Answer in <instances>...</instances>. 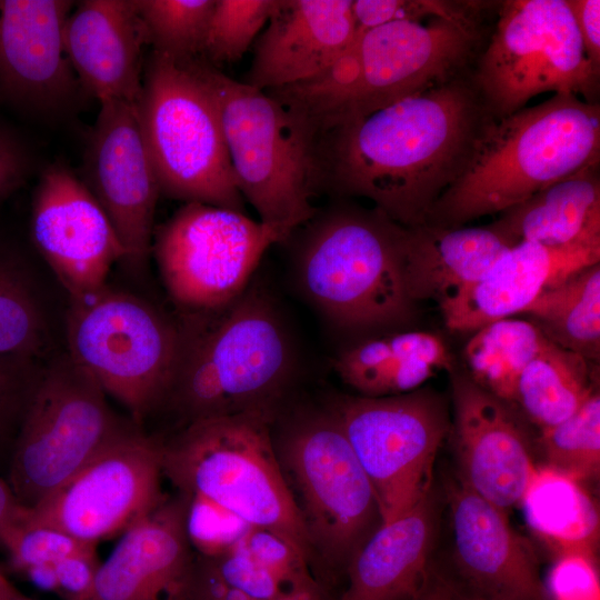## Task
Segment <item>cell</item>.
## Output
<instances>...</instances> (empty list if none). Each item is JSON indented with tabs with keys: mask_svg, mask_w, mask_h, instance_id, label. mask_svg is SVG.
<instances>
[{
	"mask_svg": "<svg viewBox=\"0 0 600 600\" xmlns=\"http://www.w3.org/2000/svg\"><path fill=\"white\" fill-rule=\"evenodd\" d=\"M42 369L38 359L0 354V473L6 476Z\"/></svg>",
	"mask_w": 600,
	"mask_h": 600,
	"instance_id": "obj_37",
	"label": "cell"
},
{
	"mask_svg": "<svg viewBox=\"0 0 600 600\" xmlns=\"http://www.w3.org/2000/svg\"><path fill=\"white\" fill-rule=\"evenodd\" d=\"M0 600H33L21 593L11 582L0 572Z\"/></svg>",
	"mask_w": 600,
	"mask_h": 600,
	"instance_id": "obj_52",
	"label": "cell"
},
{
	"mask_svg": "<svg viewBox=\"0 0 600 600\" xmlns=\"http://www.w3.org/2000/svg\"><path fill=\"white\" fill-rule=\"evenodd\" d=\"M587 58L600 69V1L566 0Z\"/></svg>",
	"mask_w": 600,
	"mask_h": 600,
	"instance_id": "obj_46",
	"label": "cell"
},
{
	"mask_svg": "<svg viewBox=\"0 0 600 600\" xmlns=\"http://www.w3.org/2000/svg\"><path fill=\"white\" fill-rule=\"evenodd\" d=\"M134 107L160 194L243 212L217 112L188 71L151 50Z\"/></svg>",
	"mask_w": 600,
	"mask_h": 600,
	"instance_id": "obj_9",
	"label": "cell"
},
{
	"mask_svg": "<svg viewBox=\"0 0 600 600\" xmlns=\"http://www.w3.org/2000/svg\"><path fill=\"white\" fill-rule=\"evenodd\" d=\"M329 407L373 487L382 523L431 492L434 459L449 429L436 392L344 396Z\"/></svg>",
	"mask_w": 600,
	"mask_h": 600,
	"instance_id": "obj_13",
	"label": "cell"
},
{
	"mask_svg": "<svg viewBox=\"0 0 600 600\" xmlns=\"http://www.w3.org/2000/svg\"><path fill=\"white\" fill-rule=\"evenodd\" d=\"M436 518L430 492L382 523L350 560L337 600H412L431 567Z\"/></svg>",
	"mask_w": 600,
	"mask_h": 600,
	"instance_id": "obj_25",
	"label": "cell"
},
{
	"mask_svg": "<svg viewBox=\"0 0 600 600\" xmlns=\"http://www.w3.org/2000/svg\"><path fill=\"white\" fill-rule=\"evenodd\" d=\"M590 362L546 339L519 378L514 404L540 431L560 423L597 391Z\"/></svg>",
	"mask_w": 600,
	"mask_h": 600,
	"instance_id": "obj_30",
	"label": "cell"
},
{
	"mask_svg": "<svg viewBox=\"0 0 600 600\" xmlns=\"http://www.w3.org/2000/svg\"><path fill=\"white\" fill-rule=\"evenodd\" d=\"M302 227L301 283L330 322L348 331H379L413 319L416 302L403 277L407 227L377 208L349 203L317 210Z\"/></svg>",
	"mask_w": 600,
	"mask_h": 600,
	"instance_id": "obj_5",
	"label": "cell"
},
{
	"mask_svg": "<svg viewBox=\"0 0 600 600\" xmlns=\"http://www.w3.org/2000/svg\"><path fill=\"white\" fill-rule=\"evenodd\" d=\"M276 416L246 412L186 424L162 443V474L180 496L202 499L248 527L286 537L313 571L311 540L271 436Z\"/></svg>",
	"mask_w": 600,
	"mask_h": 600,
	"instance_id": "obj_6",
	"label": "cell"
},
{
	"mask_svg": "<svg viewBox=\"0 0 600 600\" xmlns=\"http://www.w3.org/2000/svg\"><path fill=\"white\" fill-rule=\"evenodd\" d=\"M352 0H278L241 82L262 91L297 84L330 67L354 37Z\"/></svg>",
	"mask_w": 600,
	"mask_h": 600,
	"instance_id": "obj_22",
	"label": "cell"
},
{
	"mask_svg": "<svg viewBox=\"0 0 600 600\" xmlns=\"http://www.w3.org/2000/svg\"><path fill=\"white\" fill-rule=\"evenodd\" d=\"M217 112L238 190L280 242L317 212L316 139L266 91L237 81L204 58L176 62Z\"/></svg>",
	"mask_w": 600,
	"mask_h": 600,
	"instance_id": "obj_7",
	"label": "cell"
},
{
	"mask_svg": "<svg viewBox=\"0 0 600 600\" xmlns=\"http://www.w3.org/2000/svg\"><path fill=\"white\" fill-rule=\"evenodd\" d=\"M206 557L228 586L252 600H273L291 593L250 554L241 538L222 552Z\"/></svg>",
	"mask_w": 600,
	"mask_h": 600,
	"instance_id": "obj_40",
	"label": "cell"
},
{
	"mask_svg": "<svg viewBox=\"0 0 600 600\" xmlns=\"http://www.w3.org/2000/svg\"><path fill=\"white\" fill-rule=\"evenodd\" d=\"M519 504L530 529L556 556L596 557L599 511L584 483L550 466H537Z\"/></svg>",
	"mask_w": 600,
	"mask_h": 600,
	"instance_id": "obj_29",
	"label": "cell"
},
{
	"mask_svg": "<svg viewBox=\"0 0 600 600\" xmlns=\"http://www.w3.org/2000/svg\"><path fill=\"white\" fill-rule=\"evenodd\" d=\"M277 3L278 0H216L201 57L218 68L241 59Z\"/></svg>",
	"mask_w": 600,
	"mask_h": 600,
	"instance_id": "obj_36",
	"label": "cell"
},
{
	"mask_svg": "<svg viewBox=\"0 0 600 600\" xmlns=\"http://www.w3.org/2000/svg\"><path fill=\"white\" fill-rule=\"evenodd\" d=\"M546 339L530 320L507 318L489 323L477 330L466 346L469 377L514 406L519 378Z\"/></svg>",
	"mask_w": 600,
	"mask_h": 600,
	"instance_id": "obj_33",
	"label": "cell"
},
{
	"mask_svg": "<svg viewBox=\"0 0 600 600\" xmlns=\"http://www.w3.org/2000/svg\"><path fill=\"white\" fill-rule=\"evenodd\" d=\"M547 466L586 483L600 471V396L597 390L572 416L541 430Z\"/></svg>",
	"mask_w": 600,
	"mask_h": 600,
	"instance_id": "obj_35",
	"label": "cell"
},
{
	"mask_svg": "<svg viewBox=\"0 0 600 600\" xmlns=\"http://www.w3.org/2000/svg\"><path fill=\"white\" fill-rule=\"evenodd\" d=\"M460 3L461 0H352L353 39L390 22L446 16L456 11Z\"/></svg>",
	"mask_w": 600,
	"mask_h": 600,
	"instance_id": "obj_42",
	"label": "cell"
},
{
	"mask_svg": "<svg viewBox=\"0 0 600 600\" xmlns=\"http://www.w3.org/2000/svg\"><path fill=\"white\" fill-rule=\"evenodd\" d=\"M454 563L460 580L486 592L518 600H549L531 544L518 534L508 512L461 481L448 487Z\"/></svg>",
	"mask_w": 600,
	"mask_h": 600,
	"instance_id": "obj_21",
	"label": "cell"
},
{
	"mask_svg": "<svg viewBox=\"0 0 600 600\" xmlns=\"http://www.w3.org/2000/svg\"><path fill=\"white\" fill-rule=\"evenodd\" d=\"M522 313L552 343L591 362L600 358V263L581 268L538 296Z\"/></svg>",
	"mask_w": 600,
	"mask_h": 600,
	"instance_id": "obj_31",
	"label": "cell"
},
{
	"mask_svg": "<svg viewBox=\"0 0 600 600\" xmlns=\"http://www.w3.org/2000/svg\"><path fill=\"white\" fill-rule=\"evenodd\" d=\"M512 246L489 224L407 228L403 277L409 297L413 302L433 300L441 308L479 281Z\"/></svg>",
	"mask_w": 600,
	"mask_h": 600,
	"instance_id": "obj_26",
	"label": "cell"
},
{
	"mask_svg": "<svg viewBox=\"0 0 600 600\" xmlns=\"http://www.w3.org/2000/svg\"><path fill=\"white\" fill-rule=\"evenodd\" d=\"M241 540L250 554L289 592L322 582L314 576L302 551L286 537L268 529L249 527Z\"/></svg>",
	"mask_w": 600,
	"mask_h": 600,
	"instance_id": "obj_39",
	"label": "cell"
},
{
	"mask_svg": "<svg viewBox=\"0 0 600 600\" xmlns=\"http://www.w3.org/2000/svg\"><path fill=\"white\" fill-rule=\"evenodd\" d=\"M182 498L186 503L188 538L192 548L201 556H214L222 552L240 539L249 528L234 516L208 501Z\"/></svg>",
	"mask_w": 600,
	"mask_h": 600,
	"instance_id": "obj_41",
	"label": "cell"
},
{
	"mask_svg": "<svg viewBox=\"0 0 600 600\" xmlns=\"http://www.w3.org/2000/svg\"><path fill=\"white\" fill-rule=\"evenodd\" d=\"M216 0H134L148 44L174 62L202 56Z\"/></svg>",
	"mask_w": 600,
	"mask_h": 600,
	"instance_id": "obj_34",
	"label": "cell"
},
{
	"mask_svg": "<svg viewBox=\"0 0 600 600\" xmlns=\"http://www.w3.org/2000/svg\"><path fill=\"white\" fill-rule=\"evenodd\" d=\"M274 243L277 233L243 212L187 202L154 230L151 252L171 299L197 313L238 298Z\"/></svg>",
	"mask_w": 600,
	"mask_h": 600,
	"instance_id": "obj_14",
	"label": "cell"
},
{
	"mask_svg": "<svg viewBox=\"0 0 600 600\" xmlns=\"http://www.w3.org/2000/svg\"><path fill=\"white\" fill-rule=\"evenodd\" d=\"M26 574L38 587L57 592L58 584L53 563L31 568L26 572Z\"/></svg>",
	"mask_w": 600,
	"mask_h": 600,
	"instance_id": "obj_51",
	"label": "cell"
},
{
	"mask_svg": "<svg viewBox=\"0 0 600 600\" xmlns=\"http://www.w3.org/2000/svg\"><path fill=\"white\" fill-rule=\"evenodd\" d=\"M452 579L431 564L428 576L412 600H451Z\"/></svg>",
	"mask_w": 600,
	"mask_h": 600,
	"instance_id": "obj_48",
	"label": "cell"
},
{
	"mask_svg": "<svg viewBox=\"0 0 600 600\" xmlns=\"http://www.w3.org/2000/svg\"><path fill=\"white\" fill-rule=\"evenodd\" d=\"M62 40L87 96L136 104L142 87L147 32L134 0H82L66 19Z\"/></svg>",
	"mask_w": 600,
	"mask_h": 600,
	"instance_id": "obj_23",
	"label": "cell"
},
{
	"mask_svg": "<svg viewBox=\"0 0 600 600\" xmlns=\"http://www.w3.org/2000/svg\"><path fill=\"white\" fill-rule=\"evenodd\" d=\"M513 246L551 248L600 242L599 164L584 168L501 212L489 224Z\"/></svg>",
	"mask_w": 600,
	"mask_h": 600,
	"instance_id": "obj_27",
	"label": "cell"
},
{
	"mask_svg": "<svg viewBox=\"0 0 600 600\" xmlns=\"http://www.w3.org/2000/svg\"><path fill=\"white\" fill-rule=\"evenodd\" d=\"M99 382L67 353L42 369L8 468L31 509L134 427L110 409Z\"/></svg>",
	"mask_w": 600,
	"mask_h": 600,
	"instance_id": "obj_11",
	"label": "cell"
},
{
	"mask_svg": "<svg viewBox=\"0 0 600 600\" xmlns=\"http://www.w3.org/2000/svg\"><path fill=\"white\" fill-rule=\"evenodd\" d=\"M77 174L108 217L124 250L123 261L142 266L152 251L160 190L134 104L100 102Z\"/></svg>",
	"mask_w": 600,
	"mask_h": 600,
	"instance_id": "obj_17",
	"label": "cell"
},
{
	"mask_svg": "<svg viewBox=\"0 0 600 600\" xmlns=\"http://www.w3.org/2000/svg\"><path fill=\"white\" fill-rule=\"evenodd\" d=\"M97 544L83 542L57 528L20 521L6 534L2 547L16 570L54 563L58 560Z\"/></svg>",
	"mask_w": 600,
	"mask_h": 600,
	"instance_id": "obj_38",
	"label": "cell"
},
{
	"mask_svg": "<svg viewBox=\"0 0 600 600\" xmlns=\"http://www.w3.org/2000/svg\"><path fill=\"white\" fill-rule=\"evenodd\" d=\"M22 243L0 228V354L39 359L48 342L46 318Z\"/></svg>",
	"mask_w": 600,
	"mask_h": 600,
	"instance_id": "obj_32",
	"label": "cell"
},
{
	"mask_svg": "<svg viewBox=\"0 0 600 600\" xmlns=\"http://www.w3.org/2000/svg\"><path fill=\"white\" fill-rule=\"evenodd\" d=\"M100 564L96 547L58 560L53 563L57 592L66 600H89Z\"/></svg>",
	"mask_w": 600,
	"mask_h": 600,
	"instance_id": "obj_45",
	"label": "cell"
},
{
	"mask_svg": "<svg viewBox=\"0 0 600 600\" xmlns=\"http://www.w3.org/2000/svg\"><path fill=\"white\" fill-rule=\"evenodd\" d=\"M600 164V103L554 93L536 106L491 119L456 181L424 223L461 227L502 212L544 188Z\"/></svg>",
	"mask_w": 600,
	"mask_h": 600,
	"instance_id": "obj_3",
	"label": "cell"
},
{
	"mask_svg": "<svg viewBox=\"0 0 600 600\" xmlns=\"http://www.w3.org/2000/svg\"><path fill=\"white\" fill-rule=\"evenodd\" d=\"M71 359L142 422L169 394L180 350L179 328L143 300L106 286L71 299Z\"/></svg>",
	"mask_w": 600,
	"mask_h": 600,
	"instance_id": "obj_12",
	"label": "cell"
},
{
	"mask_svg": "<svg viewBox=\"0 0 600 600\" xmlns=\"http://www.w3.org/2000/svg\"><path fill=\"white\" fill-rule=\"evenodd\" d=\"M600 262V242L551 248L521 241L474 284L441 307L452 331H477L522 311L572 272Z\"/></svg>",
	"mask_w": 600,
	"mask_h": 600,
	"instance_id": "obj_24",
	"label": "cell"
},
{
	"mask_svg": "<svg viewBox=\"0 0 600 600\" xmlns=\"http://www.w3.org/2000/svg\"><path fill=\"white\" fill-rule=\"evenodd\" d=\"M162 443L133 428L31 509L22 521L97 544L126 531L163 500Z\"/></svg>",
	"mask_w": 600,
	"mask_h": 600,
	"instance_id": "obj_15",
	"label": "cell"
},
{
	"mask_svg": "<svg viewBox=\"0 0 600 600\" xmlns=\"http://www.w3.org/2000/svg\"><path fill=\"white\" fill-rule=\"evenodd\" d=\"M168 402L186 424L246 412L277 414L292 371L288 336L256 287L229 304L188 313ZM164 402V403H166Z\"/></svg>",
	"mask_w": 600,
	"mask_h": 600,
	"instance_id": "obj_4",
	"label": "cell"
},
{
	"mask_svg": "<svg viewBox=\"0 0 600 600\" xmlns=\"http://www.w3.org/2000/svg\"><path fill=\"white\" fill-rule=\"evenodd\" d=\"M452 579V578H451ZM451 600H518L479 590L460 579H452Z\"/></svg>",
	"mask_w": 600,
	"mask_h": 600,
	"instance_id": "obj_49",
	"label": "cell"
},
{
	"mask_svg": "<svg viewBox=\"0 0 600 600\" xmlns=\"http://www.w3.org/2000/svg\"><path fill=\"white\" fill-rule=\"evenodd\" d=\"M273 600H337L331 588L323 582H318L309 588L298 590Z\"/></svg>",
	"mask_w": 600,
	"mask_h": 600,
	"instance_id": "obj_50",
	"label": "cell"
},
{
	"mask_svg": "<svg viewBox=\"0 0 600 600\" xmlns=\"http://www.w3.org/2000/svg\"><path fill=\"white\" fill-rule=\"evenodd\" d=\"M23 508L16 499L8 482L0 476V546L2 547L6 534L12 527L18 524L24 513Z\"/></svg>",
	"mask_w": 600,
	"mask_h": 600,
	"instance_id": "obj_47",
	"label": "cell"
},
{
	"mask_svg": "<svg viewBox=\"0 0 600 600\" xmlns=\"http://www.w3.org/2000/svg\"><path fill=\"white\" fill-rule=\"evenodd\" d=\"M274 447L292 494L300 499L318 579L331 588L382 524L373 487L330 407L289 420Z\"/></svg>",
	"mask_w": 600,
	"mask_h": 600,
	"instance_id": "obj_8",
	"label": "cell"
},
{
	"mask_svg": "<svg viewBox=\"0 0 600 600\" xmlns=\"http://www.w3.org/2000/svg\"><path fill=\"white\" fill-rule=\"evenodd\" d=\"M444 342L423 331H404L363 340L334 360V371L366 397L402 394L419 389L440 370H452Z\"/></svg>",
	"mask_w": 600,
	"mask_h": 600,
	"instance_id": "obj_28",
	"label": "cell"
},
{
	"mask_svg": "<svg viewBox=\"0 0 600 600\" xmlns=\"http://www.w3.org/2000/svg\"><path fill=\"white\" fill-rule=\"evenodd\" d=\"M471 78L494 120L549 91L598 103L600 88L566 0L500 1Z\"/></svg>",
	"mask_w": 600,
	"mask_h": 600,
	"instance_id": "obj_10",
	"label": "cell"
},
{
	"mask_svg": "<svg viewBox=\"0 0 600 600\" xmlns=\"http://www.w3.org/2000/svg\"><path fill=\"white\" fill-rule=\"evenodd\" d=\"M40 171L30 138L0 116V206Z\"/></svg>",
	"mask_w": 600,
	"mask_h": 600,
	"instance_id": "obj_43",
	"label": "cell"
},
{
	"mask_svg": "<svg viewBox=\"0 0 600 600\" xmlns=\"http://www.w3.org/2000/svg\"><path fill=\"white\" fill-rule=\"evenodd\" d=\"M71 0H0V109L57 122L84 101L62 31Z\"/></svg>",
	"mask_w": 600,
	"mask_h": 600,
	"instance_id": "obj_16",
	"label": "cell"
},
{
	"mask_svg": "<svg viewBox=\"0 0 600 600\" xmlns=\"http://www.w3.org/2000/svg\"><path fill=\"white\" fill-rule=\"evenodd\" d=\"M194 567L184 500L164 498L124 531L89 600H190Z\"/></svg>",
	"mask_w": 600,
	"mask_h": 600,
	"instance_id": "obj_20",
	"label": "cell"
},
{
	"mask_svg": "<svg viewBox=\"0 0 600 600\" xmlns=\"http://www.w3.org/2000/svg\"><path fill=\"white\" fill-rule=\"evenodd\" d=\"M499 1H461L446 16L367 30L324 71L266 91L318 136L470 74Z\"/></svg>",
	"mask_w": 600,
	"mask_h": 600,
	"instance_id": "obj_2",
	"label": "cell"
},
{
	"mask_svg": "<svg viewBox=\"0 0 600 600\" xmlns=\"http://www.w3.org/2000/svg\"><path fill=\"white\" fill-rule=\"evenodd\" d=\"M556 557L543 582L549 600H600L596 557L581 553Z\"/></svg>",
	"mask_w": 600,
	"mask_h": 600,
	"instance_id": "obj_44",
	"label": "cell"
},
{
	"mask_svg": "<svg viewBox=\"0 0 600 600\" xmlns=\"http://www.w3.org/2000/svg\"><path fill=\"white\" fill-rule=\"evenodd\" d=\"M30 240L71 299L106 286L124 250L100 204L64 162L39 171L29 220Z\"/></svg>",
	"mask_w": 600,
	"mask_h": 600,
	"instance_id": "obj_18",
	"label": "cell"
},
{
	"mask_svg": "<svg viewBox=\"0 0 600 600\" xmlns=\"http://www.w3.org/2000/svg\"><path fill=\"white\" fill-rule=\"evenodd\" d=\"M454 448L461 482L504 511L518 506L537 466L513 406L468 374L452 379Z\"/></svg>",
	"mask_w": 600,
	"mask_h": 600,
	"instance_id": "obj_19",
	"label": "cell"
},
{
	"mask_svg": "<svg viewBox=\"0 0 600 600\" xmlns=\"http://www.w3.org/2000/svg\"><path fill=\"white\" fill-rule=\"evenodd\" d=\"M471 73L318 136V190L367 198L407 228L423 224L492 119Z\"/></svg>",
	"mask_w": 600,
	"mask_h": 600,
	"instance_id": "obj_1",
	"label": "cell"
}]
</instances>
